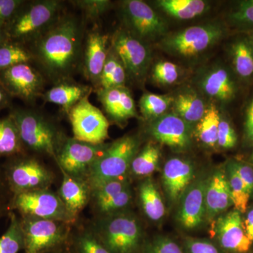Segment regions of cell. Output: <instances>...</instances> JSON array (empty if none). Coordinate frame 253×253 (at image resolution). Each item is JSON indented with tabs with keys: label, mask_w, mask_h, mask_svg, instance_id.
Wrapping results in <instances>:
<instances>
[{
	"label": "cell",
	"mask_w": 253,
	"mask_h": 253,
	"mask_svg": "<svg viewBox=\"0 0 253 253\" xmlns=\"http://www.w3.org/2000/svg\"><path fill=\"white\" fill-rule=\"evenodd\" d=\"M83 33V24L76 16H59L28 49L48 77L57 83L68 80L79 65Z\"/></svg>",
	"instance_id": "6da1fadb"
},
{
	"label": "cell",
	"mask_w": 253,
	"mask_h": 253,
	"mask_svg": "<svg viewBox=\"0 0 253 253\" xmlns=\"http://www.w3.org/2000/svg\"><path fill=\"white\" fill-rule=\"evenodd\" d=\"M9 116L17 126L25 149L57 156L66 136L52 121L33 109L12 108Z\"/></svg>",
	"instance_id": "7a4b0ae2"
},
{
	"label": "cell",
	"mask_w": 253,
	"mask_h": 253,
	"mask_svg": "<svg viewBox=\"0 0 253 253\" xmlns=\"http://www.w3.org/2000/svg\"><path fill=\"white\" fill-rule=\"evenodd\" d=\"M61 8L57 0L24 1L4 26L7 39L26 46L59 18Z\"/></svg>",
	"instance_id": "3957f363"
},
{
	"label": "cell",
	"mask_w": 253,
	"mask_h": 253,
	"mask_svg": "<svg viewBox=\"0 0 253 253\" xmlns=\"http://www.w3.org/2000/svg\"><path fill=\"white\" fill-rule=\"evenodd\" d=\"M140 141L136 136L126 135L108 144L94 163L85 182L94 191L109 181L126 178L131 162L139 151Z\"/></svg>",
	"instance_id": "277c9868"
},
{
	"label": "cell",
	"mask_w": 253,
	"mask_h": 253,
	"mask_svg": "<svg viewBox=\"0 0 253 253\" xmlns=\"http://www.w3.org/2000/svg\"><path fill=\"white\" fill-rule=\"evenodd\" d=\"M225 33V28L219 23L196 25L166 35L160 42V47L172 56L195 57L215 45Z\"/></svg>",
	"instance_id": "5b68a950"
},
{
	"label": "cell",
	"mask_w": 253,
	"mask_h": 253,
	"mask_svg": "<svg viewBox=\"0 0 253 253\" xmlns=\"http://www.w3.org/2000/svg\"><path fill=\"white\" fill-rule=\"evenodd\" d=\"M92 231L111 253H137L140 249L141 227L137 219L129 214L102 219Z\"/></svg>",
	"instance_id": "8992f818"
},
{
	"label": "cell",
	"mask_w": 253,
	"mask_h": 253,
	"mask_svg": "<svg viewBox=\"0 0 253 253\" xmlns=\"http://www.w3.org/2000/svg\"><path fill=\"white\" fill-rule=\"evenodd\" d=\"M3 168L12 196L48 189L54 181V176L47 168L26 154L8 158Z\"/></svg>",
	"instance_id": "52a82bcc"
},
{
	"label": "cell",
	"mask_w": 253,
	"mask_h": 253,
	"mask_svg": "<svg viewBox=\"0 0 253 253\" xmlns=\"http://www.w3.org/2000/svg\"><path fill=\"white\" fill-rule=\"evenodd\" d=\"M10 209L21 215L31 216L41 219L62 221L70 224L74 221L59 195L49 190H39L14 195Z\"/></svg>",
	"instance_id": "ba28073f"
},
{
	"label": "cell",
	"mask_w": 253,
	"mask_h": 253,
	"mask_svg": "<svg viewBox=\"0 0 253 253\" xmlns=\"http://www.w3.org/2000/svg\"><path fill=\"white\" fill-rule=\"evenodd\" d=\"M24 253H44L67 241L68 224L62 221L21 215Z\"/></svg>",
	"instance_id": "9c48e42d"
},
{
	"label": "cell",
	"mask_w": 253,
	"mask_h": 253,
	"mask_svg": "<svg viewBox=\"0 0 253 253\" xmlns=\"http://www.w3.org/2000/svg\"><path fill=\"white\" fill-rule=\"evenodd\" d=\"M110 42L124 66L127 77L136 83H142L151 61V51L146 42L136 38L126 28H121L113 35Z\"/></svg>",
	"instance_id": "30bf717a"
},
{
	"label": "cell",
	"mask_w": 253,
	"mask_h": 253,
	"mask_svg": "<svg viewBox=\"0 0 253 253\" xmlns=\"http://www.w3.org/2000/svg\"><path fill=\"white\" fill-rule=\"evenodd\" d=\"M73 138L91 144H103L109 138V122L88 97L82 99L68 113Z\"/></svg>",
	"instance_id": "8fae6325"
},
{
	"label": "cell",
	"mask_w": 253,
	"mask_h": 253,
	"mask_svg": "<svg viewBox=\"0 0 253 253\" xmlns=\"http://www.w3.org/2000/svg\"><path fill=\"white\" fill-rule=\"evenodd\" d=\"M121 11L124 28L141 41L147 42L166 36L167 31L166 21L145 1H123Z\"/></svg>",
	"instance_id": "7c38bea8"
},
{
	"label": "cell",
	"mask_w": 253,
	"mask_h": 253,
	"mask_svg": "<svg viewBox=\"0 0 253 253\" xmlns=\"http://www.w3.org/2000/svg\"><path fill=\"white\" fill-rule=\"evenodd\" d=\"M107 144H91L66 137L56 161L61 170L72 177L85 181L91 168L104 152Z\"/></svg>",
	"instance_id": "4fadbf2b"
},
{
	"label": "cell",
	"mask_w": 253,
	"mask_h": 253,
	"mask_svg": "<svg viewBox=\"0 0 253 253\" xmlns=\"http://www.w3.org/2000/svg\"><path fill=\"white\" fill-rule=\"evenodd\" d=\"M0 84L11 97L33 103L42 96L44 78L31 63H19L0 72Z\"/></svg>",
	"instance_id": "5bb4252c"
},
{
	"label": "cell",
	"mask_w": 253,
	"mask_h": 253,
	"mask_svg": "<svg viewBox=\"0 0 253 253\" xmlns=\"http://www.w3.org/2000/svg\"><path fill=\"white\" fill-rule=\"evenodd\" d=\"M149 129L156 141L172 149L184 150L191 146V125L174 112L151 121Z\"/></svg>",
	"instance_id": "9a60e30c"
},
{
	"label": "cell",
	"mask_w": 253,
	"mask_h": 253,
	"mask_svg": "<svg viewBox=\"0 0 253 253\" xmlns=\"http://www.w3.org/2000/svg\"><path fill=\"white\" fill-rule=\"evenodd\" d=\"M214 229L218 241L224 249L245 253L251 249L252 242L246 235L241 212L236 210L218 218Z\"/></svg>",
	"instance_id": "2e32d148"
},
{
	"label": "cell",
	"mask_w": 253,
	"mask_h": 253,
	"mask_svg": "<svg viewBox=\"0 0 253 253\" xmlns=\"http://www.w3.org/2000/svg\"><path fill=\"white\" fill-rule=\"evenodd\" d=\"M109 37L94 29L86 36L83 55V69L85 76L97 86L100 76L107 59L110 49Z\"/></svg>",
	"instance_id": "e0dca14e"
},
{
	"label": "cell",
	"mask_w": 253,
	"mask_h": 253,
	"mask_svg": "<svg viewBox=\"0 0 253 253\" xmlns=\"http://www.w3.org/2000/svg\"><path fill=\"white\" fill-rule=\"evenodd\" d=\"M96 93L105 112L115 122H126L130 118L138 117L134 99L126 86L98 89Z\"/></svg>",
	"instance_id": "ac0fdd59"
},
{
	"label": "cell",
	"mask_w": 253,
	"mask_h": 253,
	"mask_svg": "<svg viewBox=\"0 0 253 253\" xmlns=\"http://www.w3.org/2000/svg\"><path fill=\"white\" fill-rule=\"evenodd\" d=\"M208 181L204 179L195 181L183 197L178 218L181 226L186 229L198 227L206 217L205 197Z\"/></svg>",
	"instance_id": "d6986e66"
},
{
	"label": "cell",
	"mask_w": 253,
	"mask_h": 253,
	"mask_svg": "<svg viewBox=\"0 0 253 253\" xmlns=\"http://www.w3.org/2000/svg\"><path fill=\"white\" fill-rule=\"evenodd\" d=\"M194 174L192 163L180 158H173L165 165L163 184L168 197L176 202L189 187Z\"/></svg>",
	"instance_id": "ffe728a7"
},
{
	"label": "cell",
	"mask_w": 253,
	"mask_h": 253,
	"mask_svg": "<svg viewBox=\"0 0 253 253\" xmlns=\"http://www.w3.org/2000/svg\"><path fill=\"white\" fill-rule=\"evenodd\" d=\"M199 84L206 96L219 102H229L236 95L234 79L223 66H213L205 71L199 79Z\"/></svg>",
	"instance_id": "44dd1931"
},
{
	"label": "cell",
	"mask_w": 253,
	"mask_h": 253,
	"mask_svg": "<svg viewBox=\"0 0 253 253\" xmlns=\"http://www.w3.org/2000/svg\"><path fill=\"white\" fill-rule=\"evenodd\" d=\"M205 203L206 217L208 219H214L218 214L232 206L227 176L221 171L214 173L208 179Z\"/></svg>",
	"instance_id": "7402d4cb"
},
{
	"label": "cell",
	"mask_w": 253,
	"mask_h": 253,
	"mask_svg": "<svg viewBox=\"0 0 253 253\" xmlns=\"http://www.w3.org/2000/svg\"><path fill=\"white\" fill-rule=\"evenodd\" d=\"M91 91L92 87L90 86L65 80L56 83L42 97L45 102L61 106L68 113L82 99L89 96Z\"/></svg>",
	"instance_id": "603a6c76"
},
{
	"label": "cell",
	"mask_w": 253,
	"mask_h": 253,
	"mask_svg": "<svg viewBox=\"0 0 253 253\" xmlns=\"http://www.w3.org/2000/svg\"><path fill=\"white\" fill-rule=\"evenodd\" d=\"M61 172L63 180L59 196L68 212L76 219L87 204L90 189L85 181L72 177L62 170Z\"/></svg>",
	"instance_id": "cb8c5ba5"
},
{
	"label": "cell",
	"mask_w": 253,
	"mask_h": 253,
	"mask_svg": "<svg viewBox=\"0 0 253 253\" xmlns=\"http://www.w3.org/2000/svg\"><path fill=\"white\" fill-rule=\"evenodd\" d=\"M172 107L173 112L191 125L199 123L204 117L207 106L197 92L187 89L173 97Z\"/></svg>",
	"instance_id": "d4e9b609"
},
{
	"label": "cell",
	"mask_w": 253,
	"mask_h": 253,
	"mask_svg": "<svg viewBox=\"0 0 253 253\" xmlns=\"http://www.w3.org/2000/svg\"><path fill=\"white\" fill-rule=\"evenodd\" d=\"M156 4L168 16L179 20L199 17L210 8L208 1L203 0H159Z\"/></svg>",
	"instance_id": "484cf974"
},
{
	"label": "cell",
	"mask_w": 253,
	"mask_h": 253,
	"mask_svg": "<svg viewBox=\"0 0 253 253\" xmlns=\"http://www.w3.org/2000/svg\"><path fill=\"white\" fill-rule=\"evenodd\" d=\"M126 78L127 75L124 66L110 44L107 59L96 86L97 89L125 86Z\"/></svg>",
	"instance_id": "4316f807"
},
{
	"label": "cell",
	"mask_w": 253,
	"mask_h": 253,
	"mask_svg": "<svg viewBox=\"0 0 253 253\" xmlns=\"http://www.w3.org/2000/svg\"><path fill=\"white\" fill-rule=\"evenodd\" d=\"M25 154V148L17 126L11 116L0 119V156H11Z\"/></svg>",
	"instance_id": "83f0119b"
},
{
	"label": "cell",
	"mask_w": 253,
	"mask_h": 253,
	"mask_svg": "<svg viewBox=\"0 0 253 253\" xmlns=\"http://www.w3.org/2000/svg\"><path fill=\"white\" fill-rule=\"evenodd\" d=\"M231 59L236 74L241 79L253 78V46L251 41L240 39L231 48Z\"/></svg>",
	"instance_id": "f1b7e54d"
},
{
	"label": "cell",
	"mask_w": 253,
	"mask_h": 253,
	"mask_svg": "<svg viewBox=\"0 0 253 253\" xmlns=\"http://www.w3.org/2000/svg\"><path fill=\"white\" fill-rule=\"evenodd\" d=\"M139 198L145 214L151 220L162 219L166 213L161 194L152 181L145 180L139 187Z\"/></svg>",
	"instance_id": "f546056e"
},
{
	"label": "cell",
	"mask_w": 253,
	"mask_h": 253,
	"mask_svg": "<svg viewBox=\"0 0 253 253\" xmlns=\"http://www.w3.org/2000/svg\"><path fill=\"white\" fill-rule=\"evenodd\" d=\"M220 113L215 105L211 104L206 108L204 117L197 123L196 134L203 144L214 147L217 146L218 128Z\"/></svg>",
	"instance_id": "4dcf8cb0"
},
{
	"label": "cell",
	"mask_w": 253,
	"mask_h": 253,
	"mask_svg": "<svg viewBox=\"0 0 253 253\" xmlns=\"http://www.w3.org/2000/svg\"><path fill=\"white\" fill-rule=\"evenodd\" d=\"M172 103V96L146 92L141 96L139 106L143 117L151 122L167 113Z\"/></svg>",
	"instance_id": "1f68e13d"
},
{
	"label": "cell",
	"mask_w": 253,
	"mask_h": 253,
	"mask_svg": "<svg viewBox=\"0 0 253 253\" xmlns=\"http://www.w3.org/2000/svg\"><path fill=\"white\" fill-rule=\"evenodd\" d=\"M34 56L27 46L9 40L0 46V72L19 63H31Z\"/></svg>",
	"instance_id": "d6a6232c"
},
{
	"label": "cell",
	"mask_w": 253,
	"mask_h": 253,
	"mask_svg": "<svg viewBox=\"0 0 253 253\" xmlns=\"http://www.w3.org/2000/svg\"><path fill=\"white\" fill-rule=\"evenodd\" d=\"M161 158L158 146L149 143L137 153L131 162L130 169L137 176H148L157 169Z\"/></svg>",
	"instance_id": "836d02e7"
},
{
	"label": "cell",
	"mask_w": 253,
	"mask_h": 253,
	"mask_svg": "<svg viewBox=\"0 0 253 253\" xmlns=\"http://www.w3.org/2000/svg\"><path fill=\"white\" fill-rule=\"evenodd\" d=\"M9 225L0 236V253H19L24 250V238L19 217L14 211L9 214Z\"/></svg>",
	"instance_id": "e575fe53"
},
{
	"label": "cell",
	"mask_w": 253,
	"mask_h": 253,
	"mask_svg": "<svg viewBox=\"0 0 253 253\" xmlns=\"http://www.w3.org/2000/svg\"><path fill=\"white\" fill-rule=\"evenodd\" d=\"M227 172L233 205L239 212H246L251 195L240 179L231 162L227 166Z\"/></svg>",
	"instance_id": "d590c367"
},
{
	"label": "cell",
	"mask_w": 253,
	"mask_h": 253,
	"mask_svg": "<svg viewBox=\"0 0 253 253\" xmlns=\"http://www.w3.org/2000/svg\"><path fill=\"white\" fill-rule=\"evenodd\" d=\"M71 241L76 253H111L92 231H83Z\"/></svg>",
	"instance_id": "8d00e7d4"
},
{
	"label": "cell",
	"mask_w": 253,
	"mask_h": 253,
	"mask_svg": "<svg viewBox=\"0 0 253 253\" xmlns=\"http://www.w3.org/2000/svg\"><path fill=\"white\" fill-rule=\"evenodd\" d=\"M151 76L158 84L170 85L180 77V70L175 63L170 61H159L154 65Z\"/></svg>",
	"instance_id": "74e56055"
},
{
	"label": "cell",
	"mask_w": 253,
	"mask_h": 253,
	"mask_svg": "<svg viewBox=\"0 0 253 253\" xmlns=\"http://www.w3.org/2000/svg\"><path fill=\"white\" fill-rule=\"evenodd\" d=\"M86 18L96 20L109 10L111 1L108 0H76L71 1Z\"/></svg>",
	"instance_id": "f35d334b"
},
{
	"label": "cell",
	"mask_w": 253,
	"mask_h": 253,
	"mask_svg": "<svg viewBox=\"0 0 253 253\" xmlns=\"http://www.w3.org/2000/svg\"><path fill=\"white\" fill-rule=\"evenodd\" d=\"M131 192L129 186L111 199L96 204V206L103 214H112L113 212L126 208L131 202Z\"/></svg>",
	"instance_id": "ab89813d"
},
{
	"label": "cell",
	"mask_w": 253,
	"mask_h": 253,
	"mask_svg": "<svg viewBox=\"0 0 253 253\" xmlns=\"http://www.w3.org/2000/svg\"><path fill=\"white\" fill-rule=\"evenodd\" d=\"M129 186V181L126 179V178L116 179V180L106 183L104 185L101 186L92 191L95 204L111 199L116 195L122 192L123 190L126 189Z\"/></svg>",
	"instance_id": "60d3db41"
},
{
	"label": "cell",
	"mask_w": 253,
	"mask_h": 253,
	"mask_svg": "<svg viewBox=\"0 0 253 253\" xmlns=\"http://www.w3.org/2000/svg\"><path fill=\"white\" fill-rule=\"evenodd\" d=\"M237 143V136L234 128L224 118H220L218 128L217 145L222 149H231Z\"/></svg>",
	"instance_id": "b9f144b4"
},
{
	"label": "cell",
	"mask_w": 253,
	"mask_h": 253,
	"mask_svg": "<svg viewBox=\"0 0 253 253\" xmlns=\"http://www.w3.org/2000/svg\"><path fill=\"white\" fill-rule=\"evenodd\" d=\"M229 16L236 24L253 26V0L241 1Z\"/></svg>",
	"instance_id": "7bdbcfd3"
},
{
	"label": "cell",
	"mask_w": 253,
	"mask_h": 253,
	"mask_svg": "<svg viewBox=\"0 0 253 253\" xmlns=\"http://www.w3.org/2000/svg\"><path fill=\"white\" fill-rule=\"evenodd\" d=\"M143 253H183V251L172 240L158 237L145 246Z\"/></svg>",
	"instance_id": "ee69618b"
},
{
	"label": "cell",
	"mask_w": 253,
	"mask_h": 253,
	"mask_svg": "<svg viewBox=\"0 0 253 253\" xmlns=\"http://www.w3.org/2000/svg\"><path fill=\"white\" fill-rule=\"evenodd\" d=\"M12 196L5 176L3 164L0 163V218L9 215L11 212L10 206Z\"/></svg>",
	"instance_id": "f6af8a7d"
},
{
	"label": "cell",
	"mask_w": 253,
	"mask_h": 253,
	"mask_svg": "<svg viewBox=\"0 0 253 253\" xmlns=\"http://www.w3.org/2000/svg\"><path fill=\"white\" fill-rule=\"evenodd\" d=\"M25 0H0V28H4Z\"/></svg>",
	"instance_id": "bcb514c9"
},
{
	"label": "cell",
	"mask_w": 253,
	"mask_h": 253,
	"mask_svg": "<svg viewBox=\"0 0 253 253\" xmlns=\"http://www.w3.org/2000/svg\"><path fill=\"white\" fill-rule=\"evenodd\" d=\"M240 179L251 195L253 194V168L242 163L231 161Z\"/></svg>",
	"instance_id": "7dc6e473"
},
{
	"label": "cell",
	"mask_w": 253,
	"mask_h": 253,
	"mask_svg": "<svg viewBox=\"0 0 253 253\" xmlns=\"http://www.w3.org/2000/svg\"><path fill=\"white\" fill-rule=\"evenodd\" d=\"M186 247L189 253H220L212 243L205 240L187 239Z\"/></svg>",
	"instance_id": "c3c4849f"
},
{
	"label": "cell",
	"mask_w": 253,
	"mask_h": 253,
	"mask_svg": "<svg viewBox=\"0 0 253 253\" xmlns=\"http://www.w3.org/2000/svg\"><path fill=\"white\" fill-rule=\"evenodd\" d=\"M245 131H246V136L248 140L253 141V99L250 104L247 115H246Z\"/></svg>",
	"instance_id": "681fc988"
},
{
	"label": "cell",
	"mask_w": 253,
	"mask_h": 253,
	"mask_svg": "<svg viewBox=\"0 0 253 253\" xmlns=\"http://www.w3.org/2000/svg\"><path fill=\"white\" fill-rule=\"evenodd\" d=\"M44 253H76L72 244V241L69 239L62 244L56 246L54 249L46 251Z\"/></svg>",
	"instance_id": "f907efd6"
},
{
	"label": "cell",
	"mask_w": 253,
	"mask_h": 253,
	"mask_svg": "<svg viewBox=\"0 0 253 253\" xmlns=\"http://www.w3.org/2000/svg\"><path fill=\"white\" fill-rule=\"evenodd\" d=\"M246 235L251 242H253V209L251 210L244 221Z\"/></svg>",
	"instance_id": "816d5d0a"
},
{
	"label": "cell",
	"mask_w": 253,
	"mask_h": 253,
	"mask_svg": "<svg viewBox=\"0 0 253 253\" xmlns=\"http://www.w3.org/2000/svg\"><path fill=\"white\" fill-rule=\"evenodd\" d=\"M11 99L12 97L0 84V111L11 106Z\"/></svg>",
	"instance_id": "f5cc1de1"
},
{
	"label": "cell",
	"mask_w": 253,
	"mask_h": 253,
	"mask_svg": "<svg viewBox=\"0 0 253 253\" xmlns=\"http://www.w3.org/2000/svg\"><path fill=\"white\" fill-rule=\"evenodd\" d=\"M6 41H8L7 37L6 36L4 28H0V46L5 42Z\"/></svg>",
	"instance_id": "db71d44e"
},
{
	"label": "cell",
	"mask_w": 253,
	"mask_h": 253,
	"mask_svg": "<svg viewBox=\"0 0 253 253\" xmlns=\"http://www.w3.org/2000/svg\"><path fill=\"white\" fill-rule=\"evenodd\" d=\"M251 44H252V45L253 46V37L252 40H251Z\"/></svg>",
	"instance_id": "11a10c76"
},
{
	"label": "cell",
	"mask_w": 253,
	"mask_h": 253,
	"mask_svg": "<svg viewBox=\"0 0 253 253\" xmlns=\"http://www.w3.org/2000/svg\"><path fill=\"white\" fill-rule=\"evenodd\" d=\"M252 160H253V155H252Z\"/></svg>",
	"instance_id": "9f6ffc18"
}]
</instances>
